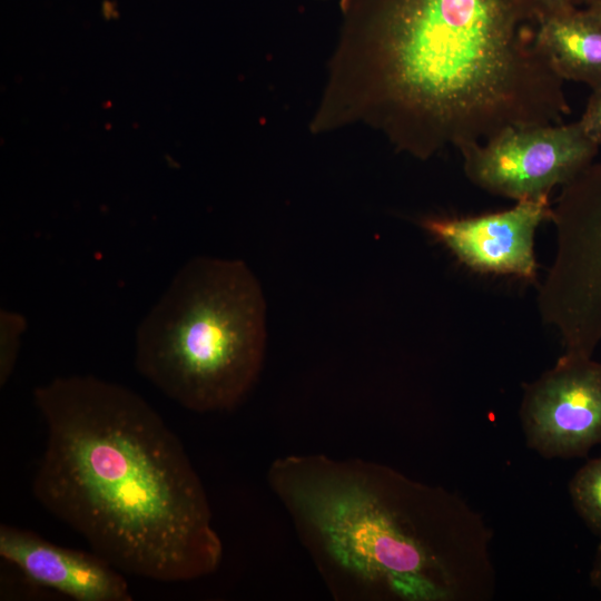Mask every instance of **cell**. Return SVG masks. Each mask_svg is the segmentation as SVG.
Wrapping results in <instances>:
<instances>
[{"label":"cell","mask_w":601,"mask_h":601,"mask_svg":"<svg viewBox=\"0 0 601 601\" xmlns=\"http://www.w3.org/2000/svg\"><path fill=\"white\" fill-rule=\"evenodd\" d=\"M46 445L37 501L116 569L159 582L215 572L223 543L181 442L139 394L92 375L33 391Z\"/></svg>","instance_id":"6da1fadb"},{"label":"cell","mask_w":601,"mask_h":601,"mask_svg":"<svg viewBox=\"0 0 601 601\" xmlns=\"http://www.w3.org/2000/svg\"><path fill=\"white\" fill-rule=\"evenodd\" d=\"M541 14L534 0H372L365 112L421 159L562 122L570 106L538 41Z\"/></svg>","instance_id":"7a4b0ae2"},{"label":"cell","mask_w":601,"mask_h":601,"mask_svg":"<svg viewBox=\"0 0 601 601\" xmlns=\"http://www.w3.org/2000/svg\"><path fill=\"white\" fill-rule=\"evenodd\" d=\"M267 482L334 598L449 595L425 487L377 463L326 454L280 456Z\"/></svg>","instance_id":"3957f363"},{"label":"cell","mask_w":601,"mask_h":601,"mask_svg":"<svg viewBox=\"0 0 601 601\" xmlns=\"http://www.w3.org/2000/svg\"><path fill=\"white\" fill-rule=\"evenodd\" d=\"M266 304L259 282L239 259L187 262L136 333L138 372L180 406L228 412L260 374Z\"/></svg>","instance_id":"277c9868"},{"label":"cell","mask_w":601,"mask_h":601,"mask_svg":"<svg viewBox=\"0 0 601 601\" xmlns=\"http://www.w3.org/2000/svg\"><path fill=\"white\" fill-rule=\"evenodd\" d=\"M551 220L556 253L539 311L560 332L565 354L592 357L601 341V159L562 186Z\"/></svg>","instance_id":"5b68a950"},{"label":"cell","mask_w":601,"mask_h":601,"mask_svg":"<svg viewBox=\"0 0 601 601\" xmlns=\"http://www.w3.org/2000/svg\"><path fill=\"white\" fill-rule=\"evenodd\" d=\"M599 147L577 120L511 128L460 152L472 184L521 201L548 198L589 166Z\"/></svg>","instance_id":"8992f818"},{"label":"cell","mask_w":601,"mask_h":601,"mask_svg":"<svg viewBox=\"0 0 601 601\" xmlns=\"http://www.w3.org/2000/svg\"><path fill=\"white\" fill-rule=\"evenodd\" d=\"M520 416L528 446L541 456L587 455L601 445V363L563 354L523 385Z\"/></svg>","instance_id":"52a82bcc"},{"label":"cell","mask_w":601,"mask_h":601,"mask_svg":"<svg viewBox=\"0 0 601 601\" xmlns=\"http://www.w3.org/2000/svg\"><path fill=\"white\" fill-rule=\"evenodd\" d=\"M552 218L549 197L473 217H427L421 226L470 268L534 279V235Z\"/></svg>","instance_id":"ba28073f"},{"label":"cell","mask_w":601,"mask_h":601,"mask_svg":"<svg viewBox=\"0 0 601 601\" xmlns=\"http://www.w3.org/2000/svg\"><path fill=\"white\" fill-rule=\"evenodd\" d=\"M0 555L30 582L73 600H132L121 571L93 551L56 545L32 531L2 524Z\"/></svg>","instance_id":"9c48e42d"},{"label":"cell","mask_w":601,"mask_h":601,"mask_svg":"<svg viewBox=\"0 0 601 601\" xmlns=\"http://www.w3.org/2000/svg\"><path fill=\"white\" fill-rule=\"evenodd\" d=\"M538 41L564 81L601 87V22L587 9L542 12Z\"/></svg>","instance_id":"30bf717a"},{"label":"cell","mask_w":601,"mask_h":601,"mask_svg":"<svg viewBox=\"0 0 601 601\" xmlns=\"http://www.w3.org/2000/svg\"><path fill=\"white\" fill-rule=\"evenodd\" d=\"M569 494L579 516L601 539V455L575 472L569 483Z\"/></svg>","instance_id":"8fae6325"},{"label":"cell","mask_w":601,"mask_h":601,"mask_svg":"<svg viewBox=\"0 0 601 601\" xmlns=\"http://www.w3.org/2000/svg\"><path fill=\"white\" fill-rule=\"evenodd\" d=\"M27 327L26 318L18 312L0 311V385L3 386L13 372L21 336Z\"/></svg>","instance_id":"7c38bea8"},{"label":"cell","mask_w":601,"mask_h":601,"mask_svg":"<svg viewBox=\"0 0 601 601\" xmlns=\"http://www.w3.org/2000/svg\"><path fill=\"white\" fill-rule=\"evenodd\" d=\"M578 121L585 134L601 146V87L592 89L584 111Z\"/></svg>","instance_id":"4fadbf2b"},{"label":"cell","mask_w":601,"mask_h":601,"mask_svg":"<svg viewBox=\"0 0 601 601\" xmlns=\"http://www.w3.org/2000/svg\"><path fill=\"white\" fill-rule=\"evenodd\" d=\"M543 12H556L577 7V0H534Z\"/></svg>","instance_id":"5bb4252c"},{"label":"cell","mask_w":601,"mask_h":601,"mask_svg":"<svg viewBox=\"0 0 601 601\" xmlns=\"http://www.w3.org/2000/svg\"><path fill=\"white\" fill-rule=\"evenodd\" d=\"M590 583L601 593V543L597 548L590 571Z\"/></svg>","instance_id":"9a60e30c"},{"label":"cell","mask_w":601,"mask_h":601,"mask_svg":"<svg viewBox=\"0 0 601 601\" xmlns=\"http://www.w3.org/2000/svg\"><path fill=\"white\" fill-rule=\"evenodd\" d=\"M587 9L592 16H594L600 22H601V0L598 1L595 4L583 8Z\"/></svg>","instance_id":"2e32d148"},{"label":"cell","mask_w":601,"mask_h":601,"mask_svg":"<svg viewBox=\"0 0 601 601\" xmlns=\"http://www.w3.org/2000/svg\"><path fill=\"white\" fill-rule=\"evenodd\" d=\"M600 0H577V7L578 8H589L593 4H595Z\"/></svg>","instance_id":"e0dca14e"}]
</instances>
